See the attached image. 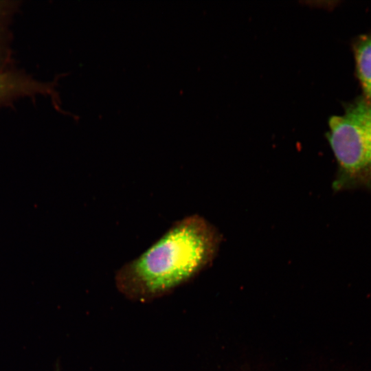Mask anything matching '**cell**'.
Returning <instances> with one entry per match:
<instances>
[{
  "mask_svg": "<svg viewBox=\"0 0 371 371\" xmlns=\"http://www.w3.org/2000/svg\"><path fill=\"white\" fill-rule=\"evenodd\" d=\"M219 243V234L203 217L186 216L118 269L115 285L126 297L141 302L165 295L207 266Z\"/></svg>",
  "mask_w": 371,
  "mask_h": 371,
  "instance_id": "1",
  "label": "cell"
},
{
  "mask_svg": "<svg viewBox=\"0 0 371 371\" xmlns=\"http://www.w3.org/2000/svg\"><path fill=\"white\" fill-rule=\"evenodd\" d=\"M326 133L338 164L335 187L371 189V100L363 97L328 120Z\"/></svg>",
  "mask_w": 371,
  "mask_h": 371,
  "instance_id": "2",
  "label": "cell"
},
{
  "mask_svg": "<svg viewBox=\"0 0 371 371\" xmlns=\"http://www.w3.org/2000/svg\"><path fill=\"white\" fill-rule=\"evenodd\" d=\"M49 93V85L16 73L0 72V104L20 96Z\"/></svg>",
  "mask_w": 371,
  "mask_h": 371,
  "instance_id": "3",
  "label": "cell"
},
{
  "mask_svg": "<svg viewBox=\"0 0 371 371\" xmlns=\"http://www.w3.org/2000/svg\"><path fill=\"white\" fill-rule=\"evenodd\" d=\"M353 49L356 70L363 97L371 100V33L357 38Z\"/></svg>",
  "mask_w": 371,
  "mask_h": 371,
  "instance_id": "4",
  "label": "cell"
}]
</instances>
